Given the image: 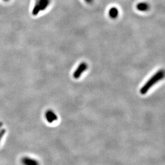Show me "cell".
<instances>
[{
    "instance_id": "cell-11",
    "label": "cell",
    "mask_w": 165,
    "mask_h": 165,
    "mask_svg": "<svg viewBox=\"0 0 165 165\" xmlns=\"http://www.w3.org/2000/svg\"><path fill=\"white\" fill-rule=\"evenodd\" d=\"M4 1H9V0H4Z\"/></svg>"
},
{
    "instance_id": "cell-3",
    "label": "cell",
    "mask_w": 165,
    "mask_h": 165,
    "mask_svg": "<svg viewBox=\"0 0 165 165\" xmlns=\"http://www.w3.org/2000/svg\"><path fill=\"white\" fill-rule=\"evenodd\" d=\"M45 118L47 121L50 124H52L53 122L57 121L58 119L57 115L55 114L54 111L51 110H49L46 111L45 113Z\"/></svg>"
},
{
    "instance_id": "cell-7",
    "label": "cell",
    "mask_w": 165,
    "mask_h": 165,
    "mask_svg": "<svg viewBox=\"0 0 165 165\" xmlns=\"http://www.w3.org/2000/svg\"><path fill=\"white\" fill-rule=\"evenodd\" d=\"M109 15L110 16V17L113 18V19L117 18V16L119 15L118 9L115 7L112 8L109 11Z\"/></svg>"
},
{
    "instance_id": "cell-5",
    "label": "cell",
    "mask_w": 165,
    "mask_h": 165,
    "mask_svg": "<svg viewBox=\"0 0 165 165\" xmlns=\"http://www.w3.org/2000/svg\"><path fill=\"white\" fill-rule=\"evenodd\" d=\"M137 9L141 11H148L150 8V6L148 3L146 2H141L138 3L136 6Z\"/></svg>"
},
{
    "instance_id": "cell-10",
    "label": "cell",
    "mask_w": 165,
    "mask_h": 165,
    "mask_svg": "<svg viewBox=\"0 0 165 165\" xmlns=\"http://www.w3.org/2000/svg\"><path fill=\"white\" fill-rule=\"evenodd\" d=\"M85 1L88 4H92L94 2V0H85Z\"/></svg>"
},
{
    "instance_id": "cell-6",
    "label": "cell",
    "mask_w": 165,
    "mask_h": 165,
    "mask_svg": "<svg viewBox=\"0 0 165 165\" xmlns=\"http://www.w3.org/2000/svg\"><path fill=\"white\" fill-rule=\"evenodd\" d=\"M38 2L39 3L40 10H44L47 8L48 5H50V0H38Z\"/></svg>"
},
{
    "instance_id": "cell-1",
    "label": "cell",
    "mask_w": 165,
    "mask_h": 165,
    "mask_svg": "<svg viewBox=\"0 0 165 165\" xmlns=\"http://www.w3.org/2000/svg\"><path fill=\"white\" fill-rule=\"evenodd\" d=\"M165 71L163 70H160L154 74L145 83V84L141 87L140 90V93L142 95H145L148 93V91L152 88L154 85L159 81L165 78Z\"/></svg>"
},
{
    "instance_id": "cell-9",
    "label": "cell",
    "mask_w": 165,
    "mask_h": 165,
    "mask_svg": "<svg viewBox=\"0 0 165 165\" xmlns=\"http://www.w3.org/2000/svg\"><path fill=\"white\" fill-rule=\"evenodd\" d=\"M2 127L3 123L2 122H0V142L6 133V129L2 128Z\"/></svg>"
},
{
    "instance_id": "cell-4",
    "label": "cell",
    "mask_w": 165,
    "mask_h": 165,
    "mask_svg": "<svg viewBox=\"0 0 165 165\" xmlns=\"http://www.w3.org/2000/svg\"><path fill=\"white\" fill-rule=\"evenodd\" d=\"M22 163L24 165H35L39 163L36 160L28 157H24L22 159Z\"/></svg>"
},
{
    "instance_id": "cell-8",
    "label": "cell",
    "mask_w": 165,
    "mask_h": 165,
    "mask_svg": "<svg viewBox=\"0 0 165 165\" xmlns=\"http://www.w3.org/2000/svg\"><path fill=\"white\" fill-rule=\"evenodd\" d=\"M40 11H41V10H40V6H39V3L37 2L35 5V7L33 8V15L35 16H37L40 12Z\"/></svg>"
},
{
    "instance_id": "cell-2",
    "label": "cell",
    "mask_w": 165,
    "mask_h": 165,
    "mask_svg": "<svg viewBox=\"0 0 165 165\" xmlns=\"http://www.w3.org/2000/svg\"><path fill=\"white\" fill-rule=\"evenodd\" d=\"M87 68H88V65L87 63L82 62L80 64V65L78 66V68H77V69L75 70V71L73 74L74 78L75 79L79 78L82 75V74L85 72L86 70H87Z\"/></svg>"
}]
</instances>
